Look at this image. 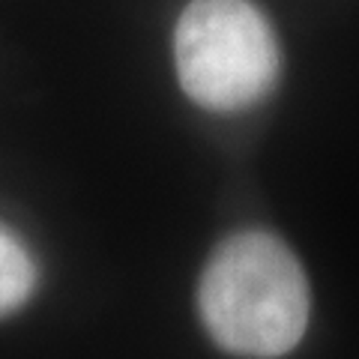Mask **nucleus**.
Segmentation results:
<instances>
[{"label":"nucleus","mask_w":359,"mask_h":359,"mask_svg":"<svg viewBox=\"0 0 359 359\" xmlns=\"http://www.w3.org/2000/svg\"><path fill=\"white\" fill-rule=\"evenodd\" d=\"M198 306L222 351L276 359L294 351L309 327V278L297 255L266 231L228 237L201 276Z\"/></svg>","instance_id":"nucleus-1"},{"label":"nucleus","mask_w":359,"mask_h":359,"mask_svg":"<svg viewBox=\"0 0 359 359\" xmlns=\"http://www.w3.org/2000/svg\"><path fill=\"white\" fill-rule=\"evenodd\" d=\"M174 63L186 96L207 111L252 108L282 72V51L249 0H192L177 21Z\"/></svg>","instance_id":"nucleus-2"},{"label":"nucleus","mask_w":359,"mask_h":359,"mask_svg":"<svg viewBox=\"0 0 359 359\" xmlns=\"http://www.w3.org/2000/svg\"><path fill=\"white\" fill-rule=\"evenodd\" d=\"M36 285V266L25 243L0 224V318L15 311Z\"/></svg>","instance_id":"nucleus-3"}]
</instances>
